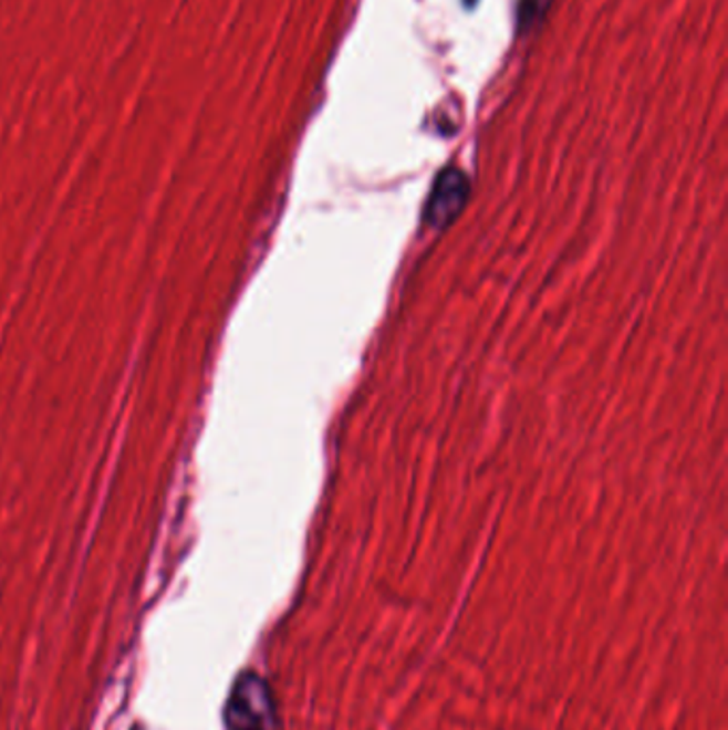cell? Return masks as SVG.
Here are the masks:
<instances>
[{
  "mask_svg": "<svg viewBox=\"0 0 728 730\" xmlns=\"http://www.w3.org/2000/svg\"><path fill=\"white\" fill-rule=\"evenodd\" d=\"M541 11V0H521L519 7V27L526 29Z\"/></svg>",
  "mask_w": 728,
  "mask_h": 730,
  "instance_id": "obj_3",
  "label": "cell"
},
{
  "mask_svg": "<svg viewBox=\"0 0 728 730\" xmlns=\"http://www.w3.org/2000/svg\"><path fill=\"white\" fill-rule=\"evenodd\" d=\"M275 709L268 684L254 675L238 677L225 709L229 730H272Z\"/></svg>",
  "mask_w": 728,
  "mask_h": 730,
  "instance_id": "obj_1",
  "label": "cell"
},
{
  "mask_svg": "<svg viewBox=\"0 0 728 730\" xmlns=\"http://www.w3.org/2000/svg\"><path fill=\"white\" fill-rule=\"evenodd\" d=\"M470 184L466 174H461L456 167L445 169L438 180L434 184V190L429 195L427 208H425V218L431 227H445L449 225L457 212L464 208L468 199Z\"/></svg>",
  "mask_w": 728,
  "mask_h": 730,
  "instance_id": "obj_2",
  "label": "cell"
},
{
  "mask_svg": "<svg viewBox=\"0 0 728 730\" xmlns=\"http://www.w3.org/2000/svg\"><path fill=\"white\" fill-rule=\"evenodd\" d=\"M475 2H477V0H466V4H468V7H470V4H475Z\"/></svg>",
  "mask_w": 728,
  "mask_h": 730,
  "instance_id": "obj_4",
  "label": "cell"
}]
</instances>
